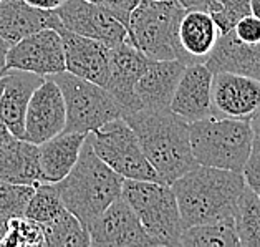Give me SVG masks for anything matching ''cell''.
Segmentation results:
<instances>
[{
  "label": "cell",
  "instance_id": "cell-15",
  "mask_svg": "<svg viewBox=\"0 0 260 247\" xmlns=\"http://www.w3.org/2000/svg\"><path fill=\"white\" fill-rule=\"evenodd\" d=\"M148 63V56L133 47L128 40L110 48V78L105 88L121 105L124 116L141 110L135 86Z\"/></svg>",
  "mask_w": 260,
  "mask_h": 247
},
{
  "label": "cell",
  "instance_id": "cell-17",
  "mask_svg": "<svg viewBox=\"0 0 260 247\" xmlns=\"http://www.w3.org/2000/svg\"><path fill=\"white\" fill-rule=\"evenodd\" d=\"M186 65L187 61L182 60H149L135 86L141 108L169 110L171 100Z\"/></svg>",
  "mask_w": 260,
  "mask_h": 247
},
{
  "label": "cell",
  "instance_id": "cell-22",
  "mask_svg": "<svg viewBox=\"0 0 260 247\" xmlns=\"http://www.w3.org/2000/svg\"><path fill=\"white\" fill-rule=\"evenodd\" d=\"M86 139L85 133H67L47 139L39 144L40 168L43 173V182H58L72 171L78 161L81 148Z\"/></svg>",
  "mask_w": 260,
  "mask_h": 247
},
{
  "label": "cell",
  "instance_id": "cell-23",
  "mask_svg": "<svg viewBox=\"0 0 260 247\" xmlns=\"http://www.w3.org/2000/svg\"><path fill=\"white\" fill-rule=\"evenodd\" d=\"M219 37L220 32L207 10L191 9L184 14L179 27V40L191 61H204Z\"/></svg>",
  "mask_w": 260,
  "mask_h": 247
},
{
  "label": "cell",
  "instance_id": "cell-12",
  "mask_svg": "<svg viewBox=\"0 0 260 247\" xmlns=\"http://www.w3.org/2000/svg\"><path fill=\"white\" fill-rule=\"evenodd\" d=\"M91 245L113 247H156L131 206L118 198L88 227Z\"/></svg>",
  "mask_w": 260,
  "mask_h": 247
},
{
  "label": "cell",
  "instance_id": "cell-14",
  "mask_svg": "<svg viewBox=\"0 0 260 247\" xmlns=\"http://www.w3.org/2000/svg\"><path fill=\"white\" fill-rule=\"evenodd\" d=\"M56 30L63 40L67 72L100 86H106L110 78V47L75 34L61 27V23H58Z\"/></svg>",
  "mask_w": 260,
  "mask_h": 247
},
{
  "label": "cell",
  "instance_id": "cell-35",
  "mask_svg": "<svg viewBox=\"0 0 260 247\" xmlns=\"http://www.w3.org/2000/svg\"><path fill=\"white\" fill-rule=\"evenodd\" d=\"M250 126L253 133V148L260 149V110L250 118Z\"/></svg>",
  "mask_w": 260,
  "mask_h": 247
},
{
  "label": "cell",
  "instance_id": "cell-32",
  "mask_svg": "<svg viewBox=\"0 0 260 247\" xmlns=\"http://www.w3.org/2000/svg\"><path fill=\"white\" fill-rule=\"evenodd\" d=\"M234 34L242 42L245 43H260V20L257 17H253L252 14L250 15H245L244 18H240V20L236 23V27H234Z\"/></svg>",
  "mask_w": 260,
  "mask_h": 247
},
{
  "label": "cell",
  "instance_id": "cell-16",
  "mask_svg": "<svg viewBox=\"0 0 260 247\" xmlns=\"http://www.w3.org/2000/svg\"><path fill=\"white\" fill-rule=\"evenodd\" d=\"M212 77L214 73L207 68L204 61L187 63L176 86L169 110L186 119L187 123L212 116Z\"/></svg>",
  "mask_w": 260,
  "mask_h": 247
},
{
  "label": "cell",
  "instance_id": "cell-37",
  "mask_svg": "<svg viewBox=\"0 0 260 247\" xmlns=\"http://www.w3.org/2000/svg\"><path fill=\"white\" fill-rule=\"evenodd\" d=\"M2 88H4V81H2V78H0V93H2ZM12 138H15V136L10 135L7 126H5V123L2 121V118H0V146H2L4 143H7L9 139H12Z\"/></svg>",
  "mask_w": 260,
  "mask_h": 247
},
{
  "label": "cell",
  "instance_id": "cell-38",
  "mask_svg": "<svg viewBox=\"0 0 260 247\" xmlns=\"http://www.w3.org/2000/svg\"><path fill=\"white\" fill-rule=\"evenodd\" d=\"M7 229H9V219L0 218V245H2V240L5 237V234H7Z\"/></svg>",
  "mask_w": 260,
  "mask_h": 247
},
{
  "label": "cell",
  "instance_id": "cell-8",
  "mask_svg": "<svg viewBox=\"0 0 260 247\" xmlns=\"http://www.w3.org/2000/svg\"><path fill=\"white\" fill-rule=\"evenodd\" d=\"M88 139L100 160L124 179L161 181L146 158L136 133L124 118L111 119L101 128L88 133Z\"/></svg>",
  "mask_w": 260,
  "mask_h": 247
},
{
  "label": "cell",
  "instance_id": "cell-3",
  "mask_svg": "<svg viewBox=\"0 0 260 247\" xmlns=\"http://www.w3.org/2000/svg\"><path fill=\"white\" fill-rule=\"evenodd\" d=\"M123 182V176L96 156L86 135L78 161L65 178L55 182V188L65 207L88 231L111 202L121 198Z\"/></svg>",
  "mask_w": 260,
  "mask_h": 247
},
{
  "label": "cell",
  "instance_id": "cell-5",
  "mask_svg": "<svg viewBox=\"0 0 260 247\" xmlns=\"http://www.w3.org/2000/svg\"><path fill=\"white\" fill-rule=\"evenodd\" d=\"M189 133L196 163L242 173L253 149L250 119L207 116L191 123Z\"/></svg>",
  "mask_w": 260,
  "mask_h": 247
},
{
  "label": "cell",
  "instance_id": "cell-13",
  "mask_svg": "<svg viewBox=\"0 0 260 247\" xmlns=\"http://www.w3.org/2000/svg\"><path fill=\"white\" fill-rule=\"evenodd\" d=\"M65 125V98L60 86L47 77L30 98L22 139H27L34 144H42L47 139L63 133Z\"/></svg>",
  "mask_w": 260,
  "mask_h": 247
},
{
  "label": "cell",
  "instance_id": "cell-27",
  "mask_svg": "<svg viewBox=\"0 0 260 247\" xmlns=\"http://www.w3.org/2000/svg\"><path fill=\"white\" fill-rule=\"evenodd\" d=\"M67 207L63 204L53 182H40V184L35 186V191L31 194L23 216L34 219L43 226L53 221Z\"/></svg>",
  "mask_w": 260,
  "mask_h": 247
},
{
  "label": "cell",
  "instance_id": "cell-2",
  "mask_svg": "<svg viewBox=\"0 0 260 247\" xmlns=\"http://www.w3.org/2000/svg\"><path fill=\"white\" fill-rule=\"evenodd\" d=\"M151 166L166 184L191 171L198 163L191 148V133L186 119L171 110L141 108L124 116Z\"/></svg>",
  "mask_w": 260,
  "mask_h": 247
},
{
  "label": "cell",
  "instance_id": "cell-28",
  "mask_svg": "<svg viewBox=\"0 0 260 247\" xmlns=\"http://www.w3.org/2000/svg\"><path fill=\"white\" fill-rule=\"evenodd\" d=\"M2 245L7 247H35L45 245L43 227L37 221L27 216L9 219V229L2 240Z\"/></svg>",
  "mask_w": 260,
  "mask_h": 247
},
{
  "label": "cell",
  "instance_id": "cell-18",
  "mask_svg": "<svg viewBox=\"0 0 260 247\" xmlns=\"http://www.w3.org/2000/svg\"><path fill=\"white\" fill-rule=\"evenodd\" d=\"M43 80L45 78L40 75L22 70H7V73L2 77L4 88L0 93V118L12 136L23 138L30 98Z\"/></svg>",
  "mask_w": 260,
  "mask_h": 247
},
{
  "label": "cell",
  "instance_id": "cell-31",
  "mask_svg": "<svg viewBox=\"0 0 260 247\" xmlns=\"http://www.w3.org/2000/svg\"><path fill=\"white\" fill-rule=\"evenodd\" d=\"M93 4L101 5L103 9H106L111 15H115L124 27L128 25L131 12L135 10L143 0H90Z\"/></svg>",
  "mask_w": 260,
  "mask_h": 247
},
{
  "label": "cell",
  "instance_id": "cell-30",
  "mask_svg": "<svg viewBox=\"0 0 260 247\" xmlns=\"http://www.w3.org/2000/svg\"><path fill=\"white\" fill-rule=\"evenodd\" d=\"M206 10L222 35L234 30L240 18L250 15V0H214Z\"/></svg>",
  "mask_w": 260,
  "mask_h": 247
},
{
  "label": "cell",
  "instance_id": "cell-29",
  "mask_svg": "<svg viewBox=\"0 0 260 247\" xmlns=\"http://www.w3.org/2000/svg\"><path fill=\"white\" fill-rule=\"evenodd\" d=\"M35 191V186L15 184L0 179V218H20Z\"/></svg>",
  "mask_w": 260,
  "mask_h": 247
},
{
  "label": "cell",
  "instance_id": "cell-1",
  "mask_svg": "<svg viewBox=\"0 0 260 247\" xmlns=\"http://www.w3.org/2000/svg\"><path fill=\"white\" fill-rule=\"evenodd\" d=\"M182 227L234 223L239 199L245 189L242 173L194 166L173 184Z\"/></svg>",
  "mask_w": 260,
  "mask_h": 247
},
{
  "label": "cell",
  "instance_id": "cell-21",
  "mask_svg": "<svg viewBox=\"0 0 260 247\" xmlns=\"http://www.w3.org/2000/svg\"><path fill=\"white\" fill-rule=\"evenodd\" d=\"M0 179L15 184L37 186L43 182L39 144L12 138L0 146Z\"/></svg>",
  "mask_w": 260,
  "mask_h": 247
},
{
  "label": "cell",
  "instance_id": "cell-33",
  "mask_svg": "<svg viewBox=\"0 0 260 247\" xmlns=\"http://www.w3.org/2000/svg\"><path fill=\"white\" fill-rule=\"evenodd\" d=\"M245 184L249 186L260 199V149H252V153L247 160L245 166L242 169Z\"/></svg>",
  "mask_w": 260,
  "mask_h": 247
},
{
  "label": "cell",
  "instance_id": "cell-6",
  "mask_svg": "<svg viewBox=\"0 0 260 247\" xmlns=\"http://www.w3.org/2000/svg\"><path fill=\"white\" fill-rule=\"evenodd\" d=\"M121 198L156 245H179L184 227L173 186L161 181L124 179Z\"/></svg>",
  "mask_w": 260,
  "mask_h": 247
},
{
  "label": "cell",
  "instance_id": "cell-36",
  "mask_svg": "<svg viewBox=\"0 0 260 247\" xmlns=\"http://www.w3.org/2000/svg\"><path fill=\"white\" fill-rule=\"evenodd\" d=\"M179 2H181L187 10H191V9L206 10V9L209 7V4H212L214 0H179Z\"/></svg>",
  "mask_w": 260,
  "mask_h": 247
},
{
  "label": "cell",
  "instance_id": "cell-41",
  "mask_svg": "<svg viewBox=\"0 0 260 247\" xmlns=\"http://www.w3.org/2000/svg\"><path fill=\"white\" fill-rule=\"evenodd\" d=\"M0 48H5V50H7L9 48V45H7V43H5L2 39H0Z\"/></svg>",
  "mask_w": 260,
  "mask_h": 247
},
{
  "label": "cell",
  "instance_id": "cell-10",
  "mask_svg": "<svg viewBox=\"0 0 260 247\" xmlns=\"http://www.w3.org/2000/svg\"><path fill=\"white\" fill-rule=\"evenodd\" d=\"M55 14L58 15L61 27L98 40L110 48L128 40L124 25L106 9L90 0H65Z\"/></svg>",
  "mask_w": 260,
  "mask_h": 247
},
{
  "label": "cell",
  "instance_id": "cell-25",
  "mask_svg": "<svg viewBox=\"0 0 260 247\" xmlns=\"http://www.w3.org/2000/svg\"><path fill=\"white\" fill-rule=\"evenodd\" d=\"M181 247H236L240 245L234 223H212L184 227Z\"/></svg>",
  "mask_w": 260,
  "mask_h": 247
},
{
  "label": "cell",
  "instance_id": "cell-24",
  "mask_svg": "<svg viewBox=\"0 0 260 247\" xmlns=\"http://www.w3.org/2000/svg\"><path fill=\"white\" fill-rule=\"evenodd\" d=\"M43 236L45 245L48 247H88L90 234L86 227L80 223V219L65 209L53 221L43 224Z\"/></svg>",
  "mask_w": 260,
  "mask_h": 247
},
{
  "label": "cell",
  "instance_id": "cell-11",
  "mask_svg": "<svg viewBox=\"0 0 260 247\" xmlns=\"http://www.w3.org/2000/svg\"><path fill=\"white\" fill-rule=\"evenodd\" d=\"M212 116L250 119L260 110V80L219 72L212 77Z\"/></svg>",
  "mask_w": 260,
  "mask_h": 247
},
{
  "label": "cell",
  "instance_id": "cell-39",
  "mask_svg": "<svg viewBox=\"0 0 260 247\" xmlns=\"http://www.w3.org/2000/svg\"><path fill=\"white\" fill-rule=\"evenodd\" d=\"M250 14L260 20V0H250Z\"/></svg>",
  "mask_w": 260,
  "mask_h": 247
},
{
  "label": "cell",
  "instance_id": "cell-9",
  "mask_svg": "<svg viewBox=\"0 0 260 247\" xmlns=\"http://www.w3.org/2000/svg\"><path fill=\"white\" fill-rule=\"evenodd\" d=\"M5 67L43 78L67 72L63 40L58 30L43 28L10 45L5 52Z\"/></svg>",
  "mask_w": 260,
  "mask_h": 247
},
{
  "label": "cell",
  "instance_id": "cell-40",
  "mask_svg": "<svg viewBox=\"0 0 260 247\" xmlns=\"http://www.w3.org/2000/svg\"><path fill=\"white\" fill-rule=\"evenodd\" d=\"M5 52H7L5 48H0V78L7 73V67H5Z\"/></svg>",
  "mask_w": 260,
  "mask_h": 247
},
{
  "label": "cell",
  "instance_id": "cell-4",
  "mask_svg": "<svg viewBox=\"0 0 260 247\" xmlns=\"http://www.w3.org/2000/svg\"><path fill=\"white\" fill-rule=\"evenodd\" d=\"M187 9L179 0H143L131 12L128 42L149 60H182L191 63L179 40V27Z\"/></svg>",
  "mask_w": 260,
  "mask_h": 247
},
{
  "label": "cell",
  "instance_id": "cell-34",
  "mask_svg": "<svg viewBox=\"0 0 260 247\" xmlns=\"http://www.w3.org/2000/svg\"><path fill=\"white\" fill-rule=\"evenodd\" d=\"M25 2H28L30 5L42 10H56L65 0H25Z\"/></svg>",
  "mask_w": 260,
  "mask_h": 247
},
{
  "label": "cell",
  "instance_id": "cell-7",
  "mask_svg": "<svg viewBox=\"0 0 260 247\" xmlns=\"http://www.w3.org/2000/svg\"><path fill=\"white\" fill-rule=\"evenodd\" d=\"M65 98L67 133H91L111 119L123 118L124 111L115 97L93 81L83 80L68 72L52 75Z\"/></svg>",
  "mask_w": 260,
  "mask_h": 247
},
{
  "label": "cell",
  "instance_id": "cell-26",
  "mask_svg": "<svg viewBox=\"0 0 260 247\" xmlns=\"http://www.w3.org/2000/svg\"><path fill=\"white\" fill-rule=\"evenodd\" d=\"M234 227L240 245L260 247V199L247 184L239 199Z\"/></svg>",
  "mask_w": 260,
  "mask_h": 247
},
{
  "label": "cell",
  "instance_id": "cell-19",
  "mask_svg": "<svg viewBox=\"0 0 260 247\" xmlns=\"http://www.w3.org/2000/svg\"><path fill=\"white\" fill-rule=\"evenodd\" d=\"M60 23L55 10H42L25 0H0V39L14 45L35 32L56 28Z\"/></svg>",
  "mask_w": 260,
  "mask_h": 247
},
{
  "label": "cell",
  "instance_id": "cell-20",
  "mask_svg": "<svg viewBox=\"0 0 260 247\" xmlns=\"http://www.w3.org/2000/svg\"><path fill=\"white\" fill-rule=\"evenodd\" d=\"M204 63L212 73L231 72L260 80V43H245L231 30L219 37Z\"/></svg>",
  "mask_w": 260,
  "mask_h": 247
}]
</instances>
